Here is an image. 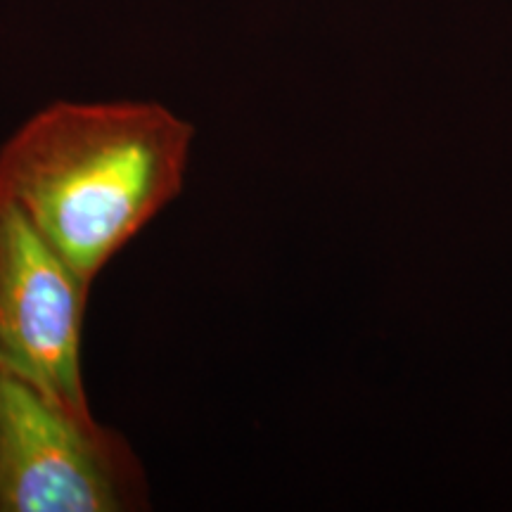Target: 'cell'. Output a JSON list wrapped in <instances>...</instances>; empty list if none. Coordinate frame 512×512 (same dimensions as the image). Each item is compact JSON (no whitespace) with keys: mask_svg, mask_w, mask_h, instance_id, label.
Returning <instances> with one entry per match:
<instances>
[{"mask_svg":"<svg viewBox=\"0 0 512 512\" xmlns=\"http://www.w3.org/2000/svg\"><path fill=\"white\" fill-rule=\"evenodd\" d=\"M192 136L159 102H53L0 147V197L93 287L181 195Z\"/></svg>","mask_w":512,"mask_h":512,"instance_id":"cell-1","label":"cell"},{"mask_svg":"<svg viewBox=\"0 0 512 512\" xmlns=\"http://www.w3.org/2000/svg\"><path fill=\"white\" fill-rule=\"evenodd\" d=\"M86 285L15 204L0 197V368L91 411L81 366Z\"/></svg>","mask_w":512,"mask_h":512,"instance_id":"cell-3","label":"cell"},{"mask_svg":"<svg viewBox=\"0 0 512 512\" xmlns=\"http://www.w3.org/2000/svg\"><path fill=\"white\" fill-rule=\"evenodd\" d=\"M150 482L124 434L0 368V512H136Z\"/></svg>","mask_w":512,"mask_h":512,"instance_id":"cell-2","label":"cell"}]
</instances>
